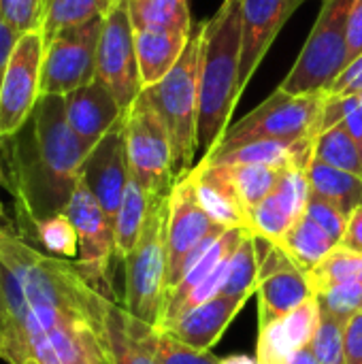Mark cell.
I'll return each instance as SVG.
<instances>
[{
  "label": "cell",
  "instance_id": "7c38bea8",
  "mask_svg": "<svg viewBox=\"0 0 362 364\" xmlns=\"http://www.w3.org/2000/svg\"><path fill=\"white\" fill-rule=\"evenodd\" d=\"M45 38L28 32L15 45L0 83V134L13 136L32 115L41 94Z\"/></svg>",
  "mask_w": 362,
  "mask_h": 364
},
{
  "label": "cell",
  "instance_id": "f35d334b",
  "mask_svg": "<svg viewBox=\"0 0 362 364\" xmlns=\"http://www.w3.org/2000/svg\"><path fill=\"white\" fill-rule=\"evenodd\" d=\"M346 364H362V311L352 316L344 326Z\"/></svg>",
  "mask_w": 362,
  "mask_h": 364
},
{
  "label": "cell",
  "instance_id": "3957f363",
  "mask_svg": "<svg viewBox=\"0 0 362 364\" xmlns=\"http://www.w3.org/2000/svg\"><path fill=\"white\" fill-rule=\"evenodd\" d=\"M241 0H222L209 21H203L198 147L203 158L215 149L241 98Z\"/></svg>",
  "mask_w": 362,
  "mask_h": 364
},
{
  "label": "cell",
  "instance_id": "7dc6e473",
  "mask_svg": "<svg viewBox=\"0 0 362 364\" xmlns=\"http://www.w3.org/2000/svg\"><path fill=\"white\" fill-rule=\"evenodd\" d=\"M0 360L13 364V352H11L9 339L4 337V333H2V331H0Z\"/></svg>",
  "mask_w": 362,
  "mask_h": 364
},
{
  "label": "cell",
  "instance_id": "e575fe53",
  "mask_svg": "<svg viewBox=\"0 0 362 364\" xmlns=\"http://www.w3.org/2000/svg\"><path fill=\"white\" fill-rule=\"evenodd\" d=\"M0 17L21 36L28 32H41L45 0H0Z\"/></svg>",
  "mask_w": 362,
  "mask_h": 364
},
{
  "label": "cell",
  "instance_id": "ab89813d",
  "mask_svg": "<svg viewBox=\"0 0 362 364\" xmlns=\"http://www.w3.org/2000/svg\"><path fill=\"white\" fill-rule=\"evenodd\" d=\"M362 53V0H354L348 21V64Z\"/></svg>",
  "mask_w": 362,
  "mask_h": 364
},
{
  "label": "cell",
  "instance_id": "7402d4cb",
  "mask_svg": "<svg viewBox=\"0 0 362 364\" xmlns=\"http://www.w3.org/2000/svg\"><path fill=\"white\" fill-rule=\"evenodd\" d=\"M192 34V32H190ZM190 34L181 32H134L137 62L143 90L160 83L181 60Z\"/></svg>",
  "mask_w": 362,
  "mask_h": 364
},
{
  "label": "cell",
  "instance_id": "52a82bcc",
  "mask_svg": "<svg viewBox=\"0 0 362 364\" xmlns=\"http://www.w3.org/2000/svg\"><path fill=\"white\" fill-rule=\"evenodd\" d=\"M324 100L326 92L294 96L277 87L262 105L230 126L213 151H228L252 141H301L314 136Z\"/></svg>",
  "mask_w": 362,
  "mask_h": 364
},
{
  "label": "cell",
  "instance_id": "d590c367",
  "mask_svg": "<svg viewBox=\"0 0 362 364\" xmlns=\"http://www.w3.org/2000/svg\"><path fill=\"white\" fill-rule=\"evenodd\" d=\"M154 350L160 364H220V358H215L211 352H198L173 335L160 331H156Z\"/></svg>",
  "mask_w": 362,
  "mask_h": 364
},
{
  "label": "cell",
  "instance_id": "c3c4849f",
  "mask_svg": "<svg viewBox=\"0 0 362 364\" xmlns=\"http://www.w3.org/2000/svg\"><path fill=\"white\" fill-rule=\"evenodd\" d=\"M2 134H0V188L4 186V164H2ZM6 215H4V207H2V198H0V222H4Z\"/></svg>",
  "mask_w": 362,
  "mask_h": 364
},
{
  "label": "cell",
  "instance_id": "d4e9b609",
  "mask_svg": "<svg viewBox=\"0 0 362 364\" xmlns=\"http://www.w3.org/2000/svg\"><path fill=\"white\" fill-rule=\"evenodd\" d=\"M151 203H154V196H149L143 186H139L132 177L128 181V188L124 192V198H122V205H119V211L115 215V222H113V230H115V260H126L128 254L134 250L145 224H147V218H149V211H151Z\"/></svg>",
  "mask_w": 362,
  "mask_h": 364
},
{
  "label": "cell",
  "instance_id": "ee69618b",
  "mask_svg": "<svg viewBox=\"0 0 362 364\" xmlns=\"http://www.w3.org/2000/svg\"><path fill=\"white\" fill-rule=\"evenodd\" d=\"M344 124H346V128H348V132L354 136V141L358 143L362 147V107L358 105L346 119H344Z\"/></svg>",
  "mask_w": 362,
  "mask_h": 364
},
{
  "label": "cell",
  "instance_id": "277c9868",
  "mask_svg": "<svg viewBox=\"0 0 362 364\" xmlns=\"http://www.w3.org/2000/svg\"><path fill=\"white\" fill-rule=\"evenodd\" d=\"M203 23H198L175 68L156 85L143 90L145 98L162 117L171 145L175 181L190 175L198 149V94H201Z\"/></svg>",
  "mask_w": 362,
  "mask_h": 364
},
{
  "label": "cell",
  "instance_id": "44dd1931",
  "mask_svg": "<svg viewBox=\"0 0 362 364\" xmlns=\"http://www.w3.org/2000/svg\"><path fill=\"white\" fill-rule=\"evenodd\" d=\"M194 186L198 200L207 215L222 228H247V213L237 198V192L226 175V168L220 164H207L198 162L192 171Z\"/></svg>",
  "mask_w": 362,
  "mask_h": 364
},
{
  "label": "cell",
  "instance_id": "30bf717a",
  "mask_svg": "<svg viewBox=\"0 0 362 364\" xmlns=\"http://www.w3.org/2000/svg\"><path fill=\"white\" fill-rule=\"evenodd\" d=\"M105 17L66 30L45 45L41 94L66 96L96 79V55Z\"/></svg>",
  "mask_w": 362,
  "mask_h": 364
},
{
  "label": "cell",
  "instance_id": "f1b7e54d",
  "mask_svg": "<svg viewBox=\"0 0 362 364\" xmlns=\"http://www.w3.org/2000/svg\"><path fill=\"white\" fill-rule=\"evenodd\" d=\"M23 241H28L30 245L36 243V245H41V252H45L53 258L68 260V262L70 260L75 262L79 256V237H77V230L66 213H58V215L38 220Z\"/></svg>",
  "mask_w": 362,
  "mask_h": 364
},
{
  "label": "cell",
  "instance_id": "60d3db41",
  "mask_svg": "<svg viewBox=\"0 0 362 364\" xmlns=\"http://www.w3.org/2000/svg\"><path fill=\"white\" fill-rule=\"evenodd\" d=\"M339 247L362 254V205L348 215V226L339 241Z\"/></svg>",
  "mask_w": 362,
  "mask_h": 364
},
{
  "label": "cell",
  "instance_id": "4dcf8cb0",
  "mask_svg": "<svg viewBox=\"0 0 362 364\" xmlns=\"http://www.w3.org/2000/svg\"><path fill=\"white\" fill-rule=\"evenodd\" d=\"M258 275H260V260L256 252V235L247 230L230 256L228 275L222 288V294L226 296H254L258 288Z\"/></svg>",
  "mask_w": 362,
  "mask_h": 364
},
{
  "label": "cell",
  "instance_id": "8992f818",
  "mask_svg": "<svg viewBox=\"0 0 362 364\" xmlns=\"http://www.w3.org/2000/svg\"><path fill=\"white\" fill-rule=\"evenodd\" d=\"M354 0H326L309 38L280 90L303 96L329 92L348 66V21Z\"/></svg>",
  "mask_w": 362,
  "mask_h": 364
},
{
  "label": "cell",
  "instance_id": "8fae6325",
  "mask_svg": "<svg viewBox=\"0 0 362 364\" xmlns=\"http://www.w3.org/2000/svg\"><path fill=\"white\" fill-rule=\"evenodd\" d=\"M96 79L111 90L124 111H128L143 92L134 47V28L126 0H119L105 17L96 55Z\"/></svg>",
  "mask_w": 362,
  "mask_h": 364
},
{
  "label": "cell",
  "instance_id": "d6986e66",
  "mask_svg": "<svg viewBox=\"0 0 362 364\" xmlns=\"http://www.w3.org/2000/svg\"><path fill=\"white\" fill-rule=\"evenodd\" d=\"M250 301L247 294L243 296H226L220 294L186 314H181L175 322H171L164 331L181 343L198 350V352H211V348L220 341V337L226 333L230 322L239 316V311Z\"/></svg>",
  "mask_w": 362,
  "mask_h": 364
},
{
  "label": "cell",
  "instance_id": "e0dca14e",
  "mask_svg": "<svg viewBox=\"0 0 362 364\" xmlns=\"http://www.w3.org/2000/svg\"><path fill=\"white\" fill-rule=\"evenodd\" d=\"M320 322V307L316 296L307 299L294 311L277 322L258 328L256 360L258 364H290V358L309 348Z\"/></svg>",
  "mask_w": 362,
  "mask_h": 364
},
{
  "label": "cell",
  "instance_id": "7bdbcfd3",
  "mask_svg": "<svg viewBox=\"0 0 362 364\" xmlns=\"http://www.w3.org/2000/svg\"><path fill=\"white\" fill-rule=\"evenodd\" d=\"M0 331L9 339L11 352H13V322H11V311L6 305V292H4V277H2V264H0ZM15 364V358H13Z\"/></svg>",
  "mask_w": 362,
  "mask_h": 364
},
{
  "label": "cell",
  "instance_id": "2e32d148",
  "mask_svg": "<svg viewBox=\"0 0 362 364\" xmlns=\"http://www.w3.org/2000/svg\"><path fill=\"white\" fill-rule=\"evenodd\" d=\"M303 2L305 0H241V94L245 92L286 21Z\"/></svg>",
  "mask_w": 362,
  "mask_h": 364
},
{
  "label": "cell",
  "instance_id": "d6a6232c",
  "mask_svg": "<svg viewBox=\"0 0 362 364\" xmlns=\"http://www.w3.org/2000/svg\"><path fill=\"white\" fill-rule=\"evenodd\" d=\"M320 307V314L331 316L335 320L348 322L352 316L362 311V284L361 282H344L329 286L314 294Z\"/></svg>",
  "mask_w": 362,
  "mask_h": 364
},
{
  "label": "cell",
  "instance_id": "b9f144b4",
  "mask_svg": "<svg viewBox=\"0 0 362 364\" xmlns=\"http://www.w3.org/2000/svg\"><path fill=\"white\" fill-rule=\"evenodd\" d=\"M21 34L15 32L2 17H0V83H2V75H4V68L11 60V53L15 49V45L19 43Z\"/></svg>",
  "mask_w": 362,
  "mask_h": 364
},
{
  "label": "cell",
  "instance_id": "836d02e7",
  "mask_svg": "<svg viewBox=\"0 0 362 364\" xmlns=\"http://www.w3.org/2000/svg\"><path fill=\"white\" fill-rule=\"evenodd\" d=\"M344 326L346 322L320 314L318 331L309 343V350L320 360V364H346L344 350Z\"/></svg>",
  "mask_w": 362,
  "mask_h": 364
},
{
  "label": "cell",
  "instance_id": "ba28073f",
  "mask_svg": "<svg viewBox=\"0 0 362 364\" xmlns=\"http://www.w3.org/2000/svg\"><path fill=\"white\" fill-rule=\"evenodd\" d=\"M124 132L130 177L149 196H169L175 186L173 145L162 117L143 92L126 111Z\"/></svg>",
  "mask_w": 362,
  "mask_h": 364
},
{
  "label": "cell",
  "instance_id": "ffe728a7",
  "mask_svg": "<svg viewBox=\"0 0 362 364\" xmlns=\"http://www.w3.org/2000/svg\"><path fill=\"white\" fill-rule=\"evenodd\" d=\"M156 328L130 316L115 301L107 303L102 343L109 364H160L154 350Z\"/></svg>",
  "mask_w": 362,
  "mask_h": 364
},
{
  "label": "cell",
  "instance_id": "1f68e13d",
  "mask_svg": "<svg viewBox=\"0 0 362 364\" xmlns=\"http://www.w3.org/2000/svg\"><path fill=\"white\" fill-rule=\"evenodd\" d=\"M307 279H309L314 294L329 286L344 284V282H361L362 284V254L337 245L314 271L307 273Z\"/></svg>",
  "mask_w": 362,
  "mask_h": 364
},
{
  "label": "cell",
  "instance_id": "f546056e",
  "mask_svg": "<svg viewBox=\"0 0 362 364\" xmlns=\"http://www.w3.org/2000/svg\"><path fill=\"white\" fill-rule=\"evenodd\" d=\"M314 158L362 177V147L348 132L344 122L314 139Z\"/></svg>",
  "mask_w": 362,
  "mask_h": 364
},
{
  "label": "cell",
  "instance_id": "484cf974",
  "mask_svg": "<svg viewBox=\"0 0 362 364\" xmlns=\"http://www.w3.org/2000/svg\"><path fill=\"white\" fill-rule=\"evenodd\" d=\"M119 0H45V17L41 34L45 45L58 34L107 17Z\"/></svg>",
  "mask_w": 362,
  "mask_h": 364
},
{
  "label": "cell",
  "instance_id": "4316f807",
  "mask_svg": "<svg viewBox=\"0 0 362 364\" xmlns=\"http://www.w3.org/2000/svg\"><path fill=\"white\" fill-rule=\"evenodd\" d=\"M280 247L303 273H309L337 247V243L314 220L303 215L284 235Z\"/></svg>",
  "mask_w": 362,
  "mask_h": 364
},
{
  "label": "cell",
  "instance_id": "83f0119b",
  "mask_svg": "<svg viewBox=\"0 0 362 364\" xmlns=\"http://www.w3.org/2000/svg\"><path fill=\"white\" fill-rule=\"evenodd\" d=\"M220 166L226 168V175L237 192V198L241 200L247 213V224H250V213L273 192L284 168L265 166V164H220Z\"/></svg>",
  "mask_w": 362,
  "mask_h": 364
},
{
  "label": "cell",
  "instance_id": "f907efd6",
  "mask_svg": "<svg viewBox=\"0 0 362 364\" xmlns=\"http://www.w3.org/2000/svg\"><path fill=\"white\" fill-rule=\"evenodd\" d=\"M324 2H326V0H324Z\"/></svg>",
  "mask_w": 362,
  "mask_h": 364
},
{
  "label": "cell",
  "instance_id": "f6af8a7d",
  "mask_svg": "<svg viewBox=\"0 0 362 364\" xmlns=\"http://www.w3.org/2000/svg\"><path fill=\"white\" fill-rule=\"evenodd\" d=\"M290 364H320V360L314 356V352L309 348H303L290 358Z\"/></svg>",
  "mask_w": 362,
  "mask_h": 364
},
{
  "label": "cell",
  "instance_id": "9c48e42d",
  "mask_svg": "<svg viewBox=\"0 0 362 364\" xmlns=\"http://www.w3.org/2000/svg\"><path fill=\"white\" fill-rule=\"evenodd\" d=\"M79 237V256L73 262L81 277L96 288L102 296L111 299L109 269L115 260V230L100 203L94 198L90 188L79 179L66 211H64Z\"/></svg>",
  "mask_w": 362,
  "mask_h": 364
},
{
  "label": "cell",
  "instance_id": "cb8c5ba5",
  "mask_svg": "<svg viewBox=\"0 0 362 364\" xmlns=\"http://www.w3.org/2000/svg\"><path fill=\"white\" fill-rule=\"evenodd\" d=\"M307 179L314 194L337 205L346 215H350L362 205V177L335 168L318 158H312L307 166Z\"/></svg>",
  "mask_w": 362,
  "mask_h": 364
},
{
  "label": "cell",
  "instance_id": "74e56055",
  "mask_svg": "<svg viewBox=\"0 0 362 364\" xmlns=\"http://www.w3.org/2000/svg\"><path fill=\"white\" fill-rule=\"evenodd\" d=\"M362 92V53L352 60L344 73L337 77V81L331 85V90L326 92V96H354Z\"/></svg>",
  "mask_w": 362,
  "mask_h": 364
},
{
  "label": "cell",
  "instance_id": "bcb514c9",
  "mask_svg": "<svg viewBox=\"0 0 362 364\" xmlns=\"http://www.w3.org/2000/svg\"><path fill=\"white\" fill-rule=\"evenodd\" d=\"M220 364H258L256 356H247V354H233L226 358H220Z\"/></svg>",
  "mask_w": 362,
  "mask_h": 364
},
{
  "label": "cell",
  "instance_id": "6da1fadb",
  "mask_svg": "<svg viewBox=\"0 0 362 364\" xmlns=\"http://www.w3.org/2000/svg\"><path fill=\"white\" fill-rule=\"evenodd\" d=\"M0 264L15 364H105V309L73 262L53 258L0 224Z\"/></svg>",
  "mask_w": 362,
  "mask_h": 364
},
{
  "label": "cell",
  "instance_id": "7a4b0ae2",
  "mask_svg": "<svg viewBox=\"0 0 362 364\" xmlns=\"http://www.w3.org/2000/svg\"><path fill=\"white\" fill-rule=\"evenodd\" d=\"M90 151L68 126L64 96H41L28 122L2 141L4 188L15 200L13 232L26 239L38 220L66 211Z\"/></svg>",
  "mask_w": 362,
  "mask_h": 364
},
{
  "label": "cell",
  "instance_id": "4fadbf2b",
  "mask_svg": "<svg viewBox=\"0 0 362 364\" xmlns=\"http://www.w3.org/2000/svg\"><path fill=\"white\" fill-rule=\"evenodd\" d=\"M256 252L260 260L258 275V328L282 320L307 299L314 296L307 273H303L290 256L275 243L256 235Z\"/></svg>",
  "mask_w": 362,
  "mask_h": 364
},
{
  "label": "cell",
  "instance_id": "8d00e7d4",
  "mask_svg": "<svg viewBox=\"0 0 362 364\" xmlns=\"http://www.w3.org/2000/svg\"><path fill=\"white\" fill-rule=\"evenodd\" d=\"M305 215L309 220H314L339 245V241H341V237L346 232V226H348V215L337 205H333L331 200H326V198L312 192V196L307 200Z\"/></svg>",
  "mask_w": 362,
  "mask_h": 364
},
{
  "label": "cell",
  "instance_id": "9a60e30c",
  "mask_svg": "<svg viewBox=\"0 0 362 364\" xmlns=\"http://www.w3.org/2000/svg\"><path fill=\"white\" fill-rule=\"evenodd\" d=\"M124 117L92 147L81 166V181L90 188L111 222H115L124 192L130 181Z\"/></svg>",
  "mask_w": 362,
  "mask_h": 364
},
{
  "label": "cell",
  "instance_id": "5bb4252c",
  "mask_svg": "<svg viewBox=\"0 0 362 364\" xmlns=\"http://www.w3.org/2000/svg\"><path fill=\"white\" fill-rule=\"evenodd\" d=\"M220 228L222 226H218L203 209L192 173L175 181L169 194V218H166V254H169L166 294L177 284L179 269L183 260L190 256V252Z\"/></svg>",
  "mask_w": 362,
  "mask_h": 364
},
{
  "label": "cell",
  "instance_id": "603a6c76",
  "mask_svg": "<svg viewBox=\"0 0 362 364\" xmlns=\"http://www.w3.org/2000/svg\"><path fill=\"white\" fill-rule=\"evenodd\" d=\"M134 32H181L194 30L188 0H126Z\"/></svg>",
  "mask_w": 362,
  "mask_h": 364
},
{
  "label": "cell",
  "instance_id": "ac0fdd59",
  "mask_svg": "<svg viewBox=\"0 0 362 364\" xmlns=\"http://www.w3.org/2000/svg\"><path fill=\"white\" fill-rule=\"evenodd\" d=\"M64 113L73 132L87 147H94L126 115L111 90L98 79L66 94Z\"/></svg>",
  "mask_w": 362,
  "mask_h": 364
},
{
  "label": "cell",
  "instance_id": "5b68a950",
  "mask_svg": "<svg viewBox=\"0 0 362 364\" xmlns=\"http://www.w3.org/2000/svg\"><path fill=\"white\" fill-rule=\"evenodd\" d=\"M166 218L169 196L154 198L147 224L124 260L126 288L124 309L149 326H158L166 303L169 254H166Z\"/></svg>",
  "mask_w": 362,
  "mask_h": 364
},
{
  "label": "cell",
  "instance_id": "681fc988",
  "mask_svg": "<svg viewBox=\"0 0 362 364\" xmlns=\"http://www.w3.org/2000/svg\"><path fill=\"white\" fill-rule=\"evenodd\" d=\"M28 364H34V363H28Z\"/></svg>",
  "mask_w": 362,
  "mask_h": 364
}]
</instances>
